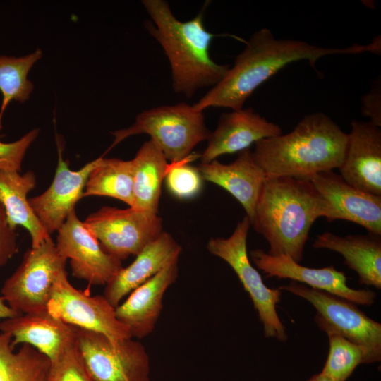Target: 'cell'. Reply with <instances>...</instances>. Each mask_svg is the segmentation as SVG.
I'll list each match as a JSON object with an SVG mask.
<instances>
[{
    "mask_svg": "<svg viewBox=\"0 0 381 381\" xmlns=\"http://www.w3.org/2000/svg\"><path fill=\"white\" fill-rule=\"evenodd\" d=\"M66 261L58 253L52 238L31 247L4 282L1 296L11 308L22 314L47 310L52 286L66 270Z\"/></svg>",
    "mask_w": 381,
    "mask_h": 381,
    "instance_id": "8",
    "label": "cell"
},
{
    "mask_svg": "<svg viewBox=\"0 0 381 381\" xmlns=\"http://www.w3.org/2000/svg\"><path fill=\"white\" fill-rule=\"evenodd\" d=\"M42 56V51L40 49L20 57L0 56V92L2 95L0 129L3 115L11 102L14 100L23 103L29 99L34 85L28 78V75Z\"/></svg>",
    "mask_w": 381,
    "mask_h": 381,
    "instance_id": "27",
    "label": "cell"
},
{
    "mask_svg": "<svg viewBox=\"0 0 381 381\" xmlns=\"http://www.w3.org/2000/svg\"><path fill=\"white\" fill-rule=\"evenodd\" d=\"M111 134L114 141L108 150L130 136L147 134L171 163L190 157L193 148L208 140L211 132L205 125L202 111L181 102L143 111L137 115L133 125Z\"/></svg>",
    "mask_w": 381,
    "mask_h": 381,
    "instance_id": "5",
    "label": "cell"
},
{
    "mask_svg": "<svg viewBox=\"0 0 381 381\" xmlns=\"http://www.w3.org/2000/svg\"><path fill=\"white\" fill-rule=\"evenodd\" d=\"M351 126L339 174L353 187L381 196L380 127L356 120Z\"/></svg>",
    "mask_w": 381,
    "mask_h": 381,
    "instance_id": "16",
    "label": "cell"
},
{
    "mask_svg": "<svg viewBox=\"0 0 381 381\" xmlns=\"http://www.w3.org/2000/svg\"><path fill=\"white\" fill-rule=\"evenodd\" d=\"M133 168V207L158 213L162 181L169 163L152 140L145 142L131 159Z\"/></svg>",
    "mask_w": 381,
    "mask_h": 381,
    "instance_id": "24",
    "label": "cell"
},
{
    "mask_svg": "<svg viewBox=\"0 0 381 381\" xmlns=\"http://www.w3.org/2000/svg\"><path fill=\"white\" fill-rule=\"evenodd\" d=\"M67 276L66 270L62 272L52 286L47 306L52 316L113 340L132 338L128 327L116 318L115 308L103 295L92 296L75 289Z\"/></svg>",
    "mask_w": 381,
    "mask_h": 381,
    "instance_id": "11",
    "label": "cell"
},
{
    "mask_svg": "<svg viewBox=\"0 0 381 381\" xmlns=\"http://www.w3.org/2000/svg\"><path fill=\"white\" fill-rule=\"evenodd\" d=\"M198 155H192L184 160L171 162L165 176L166 186L169 193L181 200L195 197L201 190L202 178L197 167L188 163Z\"/></svg>",
    "mask_w": 381,
    "mask_h": 381,
    "instance_id": "29",
    "label": "cell"
},
{
    "mask_svg": "<svg viewBox=\"0 0 381 381\" xmlns=\"http://www.w3.org/2000/svg\"><path fill=\"white\" fill-rule=\"evenodd\" d=\"M308 381H335V380L320 373L317 375H313Z\"/></svg>",
    "mask_w": 381,
    "mask_h": 381,
    "instance_id": "35",
    "label": "cell"
},
{
    "mask_svg": "<svg viewBox=\"0 0 381 381\" xmlns=\"http://www.w3.org/2000/svg\"><path fill=\"white\" fill-rule=\"evenodd\" d=\"M12 337L0 332V381H47L49 358L28 344L14 351Z\"/></svg>",
    "mask_w": 381,
    "mask_h": 381,
    "instance_id": "25",
    "label": "cell"
},
{
    "mask_svg": "<svg viewBox=\"0 0 381 381\" xmlns=\"http://www.w3.org/2000/svg\"><path fill=\"white\" fill-rule=\"evenodd\" d=\"M22 313L11 308L5 301L4 297L0 296V320L17 317Z\"/></svg>",
    "mask_w": 381,
    "mask_h": 381,
    "instance_id": "34",
    "label": "cell"
},
{
    "mask_svg": "<svg viewBox=\"0 0 381 381\" xmlns=\"http://www.w3.org/2000/svg\"><path fill=\"white\" fill-rule=\"evenodd\" d=\"M57 233L56 249L61 257L70 260L74 277L92 285H106L123 267L120 260L104 250L75 210Z\"/></svg>",
    "mask_w": 381,
    "mask_h": 381,
    "instance_id": "12",
    "label": "cell"
},
{
    "mask_svg": "<svg viewBox=\"0 0 381 381\" xmlns=\"http://www.w3.org/2000/svg\"><path fill=\"white\" fill-rule=\"evenodd\" d=\"M250 222L247 216L237 223L228 238H212L207 244L208 251L224 260L233 269L258 311L263 325L265 336L286 341L288 336L277 313L282 291L268 288L248 256L247 238Z\"/></svg>",
    "mask_w": 381,
    "mask_h": 381,
    "instance_id": "7",
    "label": "cell"
},
{
    "mask_svg": "<svg viewBox=\"0 0 381 381\" xmlns=\"http://www.w3.org/2000/svg\"><path fill=\"white\" fill-rule=\"evenodd\" d=\"M178 272L176 261L132 291L115 308L116 318L128 327L132 338L143 339L152 332L163 308L164 295L175 282Z\"/></svg>",
    "mask_w": 381,
    "mask_h": 381,
    "instance_id": "18",
    "label": "cell"
},
{
    "mask_svg": "<svg viewBox=\"0 0 381 381\" xmlns=\"http://www.w3.org/2000/svg\"><path fill=\"white\" fill-rule=\"evenodd\" d=\"M105 252L122 261L137 255L163 231L157 214L134 207L103 206L83 222Z\"/></svg>",
    "mask_w": 381,
    "mask_h": 381,
    "instance_id": "10",
    "label": "cell"
},
{
    "mask_svg": "<svg viewBox=\"0 0 381 381\" xmlns=\"http://www.w3.org/2000/svg\"><path fill=\"white\" fill-rule=\"evenodd\" d=\"M50 362L47 381H94L85 366L75 341Z\"/></svg>",
    "mask_w": 381,
    "mask_h": 381,
    "instance_id": "30",
    "label": "cell"
},
{
    "mask_svg": "<svg viewBox=\"0 0 381 381\" xmlns=\"http://www.w3.org/2000/svg\"><path fill=\"white\" fill-rule=\"evenodd\" d=\"M310 181L329 206L328 222L347 220L381 236V196L353 187L333 171L320 172Z\"/></svg>",
    "mask_w": 381,
    "mask_h": 381,
    "instance_id": "15",
    "label": "cell"
},
{
    "mask_svg": "<svg viewBox=\"0 0 381 381\" xmlns=\"http://www.w3.org/2000/svg\"><path fill=\"white\" fill-rule=\"evenodd\" d=\"M313 247L341 254L345 264L357 273L359 284L381 289V236L368 233L340 236L325 232L317 236Z\"/></svg>",
    "mask_w": 381,
    "mask_h": 381,
    "instance_id": "22",
    "label": "cell"
},
{
    "mask_svg": "<svg viewBox=\"0 0 381 381\" xmlns=\"http://www.w3.org/2000/svg\"><path fill=\"white\" fill-rule=\"evenodd\" d=\"M282 133L279 125L267 121L252 108L223 113L200 156L201 163H209L225 154L240 152L253 143Z\"/></svg>",
    "mask_w": 381,
    "mask_h": 381,
    "instance_id": "17",
    "label": "cell"
},
{
    "mask_svg": "<svg viewBox=\"0 0 381 381\" xmlns=\"http://www.w3.org/2000/svg\"><path fill=\"white\" fill-rule=\"evenodd\" d=\"M203 180L213 183L228 191L242 205L250 222L266 177L255 162L250 149L238 154L229 164L217 159L200 163L197 167Z\"/></svg>",
    "mask_w": 381,
    "mask_h": 381,
    "instance_id": "21",
    "label": "cell"
},
{
    "mask_svg": "<svg viewBox=\"0 0 381 381\" xmlns=\"http://www.w3.org/2000/svg\"><path fill=\"white\" fill-rule=\"evenodd\" d=\"M17 234L9 224L5 209L0 202V267L17 253Z\"/></svg>",
    "mask_w": 381,
    "mask_h": 381,
    "instance_id": "32",
    "label": "cell"
},
{
    "mask_svg": "<svg viewBox=\"0 0 381 381\" xmlns=\"http://www.w3.org/2000/svg\"><path fill=\"white\" fill-rule=\"evenodd\" d=\"M279 289L310 303L317 310L315 320L321 330L334 331L360 346L364 351V363L380 361L381 324L361 311L357 304L294 281Z\"/></svg>",
    "mask_w": 381,
    "mask_h": 381,
    "instance_id": "6",
    "label": "cell"
},
{
    "mask_svg": "<svg viewBox=\"0 0 381 381\" xmlns=\"http://www.w3.org/2000/svg\"><path fill=\"white\" fill-rule=\"evenodd\" d=\"M380 37L366 45L329 48L301 40L277 39L269 29L262 28L246 42L245 48L236 56L224 78L193 106L201 111L210 107L241 109L261 84L289 64L307 60L315 69L317 61L325 56L364 52L380 54Z\"/></svg>",
    "mask_w": 381,
    "mask_h": 381,
    "instance_id": "1",
    "label": "cell"
},
{
    "mask_svg": "<svg viewBox=\"0 0 381 381\" xmlns=\"http://www.w3.org/2000/svg\"><path fill=\"white\" fill-rule=\"evenodd\" d=\"M181 246L166 231L147 245L135 260L122 267L105 286L103 296L116 308L135 289L151 279L164 268L179 261Z\"/></svg>",
    "mask_w": 381,
    "mask_h": 381,
    "instance_id": "19",
    "label": "cell"
},
{
    "mask_svg": "<svg viewBox=\"0 0 381 381\" xmlns=\"http://www.w3.org/2000/svg\"><path fill=\"white\" fill-rule=\"evenodd\" d=\"M56 142L58 162L54 179L44 192L28 199L32 210L49 235L57 231L75 210L76 203L83 198L90 172L103 157H99L79 170L73 171L69 169L68 161L63 159L64 147L58 134H56Z\"/></svg>",
    "mask_w": 381,
    "mask_h": 381,
    "instance_id": "13",
    "label": "cell"
},
{
    "mask_svg": "<svg viewBox=\"0 0 381 381\" xmlns=\"http://www.w3.org/2000/svg\"><path fill=\"white\" fill-rule=\"evenodd\" d=\"M39 132V128H34L14 142L0 141V170L20 172L25 153Z\"/></svg>",
    "mask_w": 381,
    "mask_h": 381,
    "instance_id": "31",
    "label": "cell"
},
{
    "mask_svg": "<svg viewBox=\"0 0 381 381\" xmlns=\"http://www.w3.org/2000/svg\"><path fill=\"white\" fill-rule=\"evenodd\" d=\"M153 21L147 26L167 55L176 93L192 97L200 88L214 87L226 75L230 66L214 62L210 47L215 35L206 30L203 13L187 21L178 20L164 0L142 1Z\"/></svg>",
    "mask_w": 381,
    "mask_h": 381,
    "instance_id": "4",
    "label": "cell"
},
{
    "mask_svg": "<svg viewBox=\"0 0 381 381\" xmlns=\"http://www.w3.org/2000/svg\"><path fill=\"white\" fill-rule=\"evenodd\" d=\"M106 196L133 207V168L131 160L102 157L90 172L83 197Z\"/></svg>",
    "mask_w": 381,
    "mask_h": 381,
    "instance_id": "26",
    "label": "cell"
},
{
    "mask_svg": "<svg viewBox=\"0 0 381 381\" xmlns=\"http://www.w3.org/2000/svg\"><path fill=\"white\" fill-rule=\"evenodd\" d=\"M361 112L374 125L381 127L380 81L373 83L370 90L361 98Z\"/></svg>",
    "mask_w": 381,
    "mask_h": 381,
    "instance_id": "33",
    "label": "cell"
},
{
    "mask_svg": "<svg viewBox=\"0 0 381 381\" xmlns=\"http://www.w3.org/2000/svg\"><path fill=\"white\" fill-rule=\"evenodd\" d=\"M325 332L329 349L320 373L335 381H346L359 364L364 363V351L360 346L334 331Z\"/></svg>",
    "mask_w": 381,
    "mask_h": 381,
    "instance_id": "28",
    "label": "cell"
},
{
    "mask_svg": "<svg viewBox=\"0 0 381 381\" xmlns=\"http://www.w3.org/2000/svg\"><path fill=\"white\" fill-rule=\"evenodd\" d=\"M330 214L327 202L308 179H266L250 225L269 244L268 254L286 255L296 262L315 221Z\"/></svg>",
    "mask_w": 381,
    "mask_h": 381,
    "instance_id": "2",
    "label": "cell"
},
{
    "mask_svg": "<svg viewBox=\"0 0 381 381\" xmlns=\"http://www.w3.org/2000/svg\"><path fill=\"white\" fill-rule=\"evenodd\" d=\"M36 183V175L32 171L21 174L20 172L0 170V202L5 209L8 222L14 229L22 226L28 230L32 248L51 238L27 198Z\"/></svg>",
    "mask_w": 381,
    "mask_h": 381,
    "instance_id": "23",
    "label": "cell"
},
{
    "mask_svg": "<svg viewBox=\"0 0 381 381\" xmlns=\"http://www.w3.org/2000/svg\"><path fill=\"white\" fill-rule=\"evenodd\" d=\"M347 133L326 114L305 116L286 134L255 143L253 158L266 179L294 177L308 179L341 165Z\"/></svg>",
    "mask_w": 381,
    "mask_h": 381,
    "instance_id": "3",
    "label": "cell"
},
{
    "mask_svg": "<svg viewBox=\"0 0 381 381\" xmlns=\"http://www.w3.org/2000/svg\"><path fill=\"white\" fill-rule=\"evenodd\" d=\"M250 259L265 277L289 279L296 282L345 298L357 305L371 306L376 298L370 289L349 287L345 273L331 265L310 268L301 265L286 255H271L261 249L251 250Z\"/></svg>",
    "mask_w": 381,
    "mask_h": 381,
    "instance_id": "14",
    "label": "cell"
},
{
    "mask_svg": "<svg viewBox=\"0 0 381 381\" xmlns=\"http://www.w3.org/2000/svg\"><path fill=\"white\" fill-rule=\"evenodd\" d=\"M75 346L94 381H149V356L132 338L113 340L78 328Z\"/></svg>",
    "mask_w": 381,
    "mask_h": 381,
    "instance_id": "9",
    "label": "cell"
},
{
    "mask_svg": "<svg viewBox=\"0 0 381 381\" xmlns=\"http://www.w3.org/2000/svg\"><path fill=\"white\" fill-rule=\"evenodd\" d=\"M78 327L52 316L48 310L25 313L0 322V332L11 335V345L28 344L55 360L70 344L75 341Z\"/></svg>",
    "mask_w": 381,
    "mask_h": 381,
    "instance_id": "20",
    "label": "cell"
}]
</instances>
